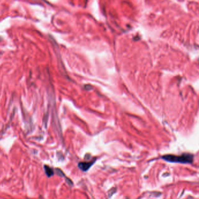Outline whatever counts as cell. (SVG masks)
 <instances>
[{"label": "cell", "mask_w": 199, "mask_h": 199, "mask_svg": "<svg viewBox=\"0 0 199 199\" xmlns=\"http://www.w3.org/2000/svg\"><path fill=\"white\" fill-rule=\"evenodd\" d=\"M162 158L165 161L170 162H176L181 164L192 163L194 159V155L191 154H184L180 156L174 155H166L162 156Z\"/></svg>", "instance_id": "obj_1"}, {"label": "cell", "mask_w": 199, "mask_h": 199, "mask_svg": "<svg viewBox=\"0 0 199 199\" xmlns=\"http://www.w3.org/2000/svg\"><path fill=\"white\" fill-rule=\"evenodd\" d=\"M95 161L90 162H80L78 164V167L81 169L82 171H88L92 165L94 164Z\"/></svg>", "instance_id": "obj_2"}, {"label": "cell", "mask_w": 199, "mask_h": 199, "mask_svg": "<svg viewBox=\"0 0 199 199\" xmlns=\"http://www.w3.org/2000/svg\"><path fill=\"white\" fill-rule=\"evenodd\" d=\"M44 170L46 174V175H48V177H50L52 176L54 174V171L53 170L52 168H51L49 166H44Z\"/></svg>", "instance_id": "obj_3"}]
</instances>
